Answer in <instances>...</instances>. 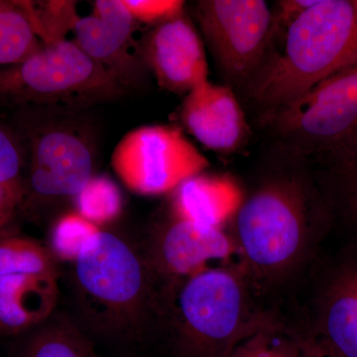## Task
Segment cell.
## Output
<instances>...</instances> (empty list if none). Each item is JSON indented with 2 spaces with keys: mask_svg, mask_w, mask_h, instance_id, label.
Returning <instances> with one entry per match:
<instances>
[{
  "mask_svg": "<svg viewBox=\"0 0 357 357\" xmlns=\"http://www.w3.org/2000/svg\"><path fill=\"white\" fill-rule=\"evenodd\" d=\"M270 147L229 222L239 267L255 295L285 285L300 273L333 229L314 167Z\"/></svg>",
  "mask_w": 357,
  "mask_h": 357,
  "instance_id": "6da1fadb",
  "label": "cell"
},
{
  "mask_svg": "<svg viewBox=\"0 0 357 357\" xmlns=\"http://www.w3.org/2000/svg\"><path fill=\"white\" fill-rule=\"evenodd\" d=\"M244 91L262 112L297 100L357 63V0H317L280 39Z\"/></svg>",
  "mask_w": 357,
  "mask_h": 357,
  "instance_id": "7a4b0ae2",
  "label": "cell"
},
{
  "mask_svg": "<svg viewBox=\"0 0 357 357\" xmlns=\"http://www.w3.org/2000/svg\"><path fill=\"white\" fill-rule=\"evenodd\" d=\"M258 123L271 146L314 169L335 165L357 152V63L337 70L297 100L260 112Z\"/></svg>",
  "mask_w": 357,
  "mask_h": 357,
  "instance_id": "3957f363",
  "label": "cell"
},
{
  "mask_svg": "<svg viewBox=\"0 0 357 357\" xmlns=\"http://www.w3.org/2000/svg\"><path fill=\"white\" fill-rule=\"evenodd\" d=\"M126 88L74 41L43 45L20 64L0 68V109L72 112L121 96Z\"/></svg>",
  "mask_w": 357,
  "mask_h": 357,
  "instance_id": "277c9868",
  "label": "cell"
},
{
  "mask_svg": "<svg viewBox=\"0 0 357 357\" xmlns=\"http://www.w3.org/2000/svg\"><path fill=\"white\" fill-rule=\"evenodd\" d=\"M176 297L181 337L196 357H229L263 314L237 265L208 267L183 279Z\"/></svg>",
  "mask_w": 357,
  "mask_h": 357,
  "instance_id": "5b68a950",
  "label": "cell"
},
{
  "mask_svg": "<svg viewBox=\"0 0 357 357\" xmlns=\"http://www.w3.org/2000/svg\"><path fill=\"white\" fill-rule=\"evenodd\" d=\"M14 115L13 126L29 156L22 204L76 198L95 176V151L86 136L70 124L53 123L52 112L25 110Z\"/></svg>",
  "mask_w": 357,
  "mask_h": 357,
  "instance_id": "8992f818",
  "label": "cell"
},
{
  "mask_svg": "<svg viewBox=\"0 0 357 357\" xmlns=\"http://www.w3.org/2000/svg\"><path fill=\"white\" fill-rule=\"evenodd\" d=\"M152 274L146 257L121 236L100 229L74 260L75 282L84 302L116 326L142 314Z\"/></svg>",
  "mask_w": 357,
  "mask_h": 357,
  "instance_id": "52a82bcc",
  "label": "cell"
},
{
  "mask_svg": "<svg viewBox=\"0 0 357 357\" xmlns=\"http://www.w3.org/2000/svg\"><path fill=\"white\" fill-rule=\"evenodd\" d=\"M195 13L229 88L244 91L271 47V8L264 0H201Z\"/></svg>",
  "mask_w": 357,
  "mask_h": 357,
  "instance_id": "ba28073f",
  "label": "cell"
},
{
  "mask_svg": "<svg viewBox=\"0 0 357 357\" xmlns=\"http://www.w3.org/2000/svg\"><path fill=\"white\" fill-rule=\"evenodd\" d=\"M110 164L122 184L142 196L173 192L210 166L182 130L172 126H144L129 131L115 146Z\"/></svg>",
  "mask_w": 357,
  "mask_h": 357,
  "instance_id": "9c48e42d",
  "label": "cell"
},
{
  "mask_svg": "<svg viewBox=\"0 0 357 357\" xmlns=\"http://www.w3.org/2000/svg\"><path fill=\"white\" fill-rule=\"evenodd\" d=\"M57 258L29 237L0 234V333L45 323L58 299Z\"/></svg>",
  "mask_w": 357,
  "mask_h": 357,
  "instance_id": "30bf717a",
  "label": "cell"
},
{
  "mask_svg": "<svg viewBox=\"0 0 357 357\" xmlns=\"http://www.w3.org/2000/svg\"><path fill=\"white\" fill-rule=\"evenodd\" d=\"M136 23L121 0H98L91 15L79 18L74 29L73 41L126 89L141 86L148 70L134 42Z\"/></svg>",
  "mask_w": 357,
  "mask_h": 357,
  "instance_id": "8fae6325",
  "label": "cell"
},
{
  "mask_svg": "<svg viewBox=\"0 0 357 357\" xmlns=\"http://www.w3.org/2000/svg\"><path fill=\"white\" fill-rule=\"evenodd\" d=\"M140 50L147 69L167 91L185 96L208 79L203 40L185 13L153 26Z\"/></svg>",
  "mask_w": 357,
  "mask_h": 357,
  "instance_id": "7c38bea8",
  "label": "cell"
},
{
  "mask_svg": "<svg viewBox=\"0 0 357 357\" xmlns=\"http://www.w3.org/2000/svg\"><path fill=\"white\" fill-rule=\"evenodd\" d=\"M237 255L229 232L171 213L155 231L146 259L153 273L181 281L210 267L211 262Z\"/></svg>",
  "mask_w": 357,
  "mask_h": 357,
  "instance_id": "4fadbf2b",
  "label": "cell"
},
{
  "mask_svg": "<svg viewBox=\"0 0 357 357\" xmlns=\"http://www.w3.org/2000/svg\"><path fill=\"white\" fill-rule=\"evenodd\" d=\"M311 333L340 357H357V245L340 256L321 279Z\"/></svg>",
  "mask_w": 357,
  "mask_h": 357,
  "instance_id": "5bb4252c",
  "label": "cell"
},
{
  "mask_svg": "<svg viewBox=\"0 0 357 357\" xmlns=\"http://www.w3.org/2000/svg\"><path fill=\"white\" fill-rule=\"evenodd\" d=\"M183 126L204 146L231 153L245 144L249 126L234 89L204 82L185 96Z\"/></svg>",
  "mask_w": 357,
  "mask_h": 357,
  "instance_id": "9a60e30c",
  "label": "cell"
},
{
  "mask_svg": "<svg viewBox=\"0 0 357 357\" xmlns=\"http://www.w3.org/2000/svg\"><path fill=\"white\" fill-rule=\"evenodd\" d=\"M173 192L172 215L220 229L234 218L244 196L236 178L204 173L188 178Z\"/></svg>",
  "mask_w": 357,
  "mask_h": 357,
  "instance_id": "2e32d148",
  "label": "cell"
},
{
  "mask_svg": "<svg viewBox=\"0 0 357 357\" xmlns=\"http://www.w3.org/2000/svg\"><path fill=\"white\" fill-rule=\"evenodd\" d=\"M314 170L333 227L347 231L357 245V152L335 165Z\"/></svg>",
  "mask_w": 357,
  "mask_h": 357,
  "instance_id": "e0dca14e",
  "label": "cell"
},
{
  "mask_svg": "<svg viewBox=\"0 0 357 357\" xmlns=\"http://www.w3.org/2000/svg\"><path fill=\"white\" fill-rule=\"evenodd\" d=\"M43 46L18 0H0V68L20 64Z\"/></svg>",
  "mask_w": 357,
  "mask_h": 357,
  "instance_id": "ac0fdd59",
  "label": "cell"
},
{
  "mask_svg": "<svg viewBox=\"0 0 357 357\" xmlns=\"http://www.w3.org/2000/svg\"><path fill=\"white\" fill-rule=\"evenodd\" d=\"M229 357H301L300 335L263 314Z\"/></svg>",
  "mask_w": 357,
  "mask_h": 357,
  "instance_id": "d6986e66",
  "label": "cell"
},
{
  "mask_svg": "<svg viewBox=\"0 0 357 357\" xmlns=\"http://www.w3.org/2000/svg\"><path fill=\"white\" fill-rule=\"evenodd\" d=\"M29 20L35 34L43 45L66 40L68 33L74 31L79 21L77 2L69 0L30 1L18 0Z\"/></svg>",
  "mask_w": 357,
  "mask_h": 357,
  "instance_id": "ffe728a7",
  "label": "cell"
},
{
  "mask_svg": "<svg viewBox=\"0 0 357 357\" xmlns=\"http://www.w3.org/2000/svg\"><path fill=\"white\" fill-rule=\"evenodd\" d=\"M21 357H96L81 333L66 321H52L35 333Z\"/></svg>",
  "mask_w": 357,
  "mask_h": 357,
  "instance_id": "44dd1931",
  "label": "cell"
},
{
  "mask_svg": "<svg viewBox=\"0 0 357 357\" xmlns=\"http://www.w3.org/2000/svg\"><path fill=\"white\" fill-rule=\"evenodd\" d=\"M75 202L77 213L98 227L116 218L122 206L119 188L105 176H93Z\"/></svg>",
  "mask_w": 357,
  "mask_h": 357,
  "instance_id": "7402d4cb",
  "label": "cell"
},
{
  "mask_svg": "<svg viewBox=\"0 0 357 357\" xmlns=\"http://www.w3.org/2000/svg\"><path fill=\"white\" fill-rule=\"evenodd\" d=\"M100 227L89 222L77 211L59 218L52 229L51 252L58 259L74 262L84 244Z\"/></svg>",
  "mask_w": 357,
  "mask_h": 357,
  "instance_id": "603a6c76",
  "label": "cell"
},
{
  "mask_svg": "<svg viewBox=\"0 0 357 357\" xmlns=\"http://www.w3.org/2000/svg\"><path fill=\"white\" fill-rule=\"evenodd\" d=\"M26 163L24 143L14 126L7 123L0 114V184L23 195L22 171Z\"/></svg>",
  "mask_w": 357,
  "mask_h": 357,
  "instance_id": "cb8c5ba5",
  "label": "cell"
},
{
  "mask_svg": "<svg viewBox=\"0 0 357 357\" xmlns=\"http://www.w3.org/2000/svg\"><path fill=\"white\" fill-rule=\"evenodd\" d=\"M136 22L156 26L185 13L181 0H121Z\"/></svg>",
  "mask_w": 357,
  "mask_h": 357,
  "instance_id": "d4e9b609",
  "label": "cell"
},
{
  "mask_svg": "<svg viewBox=\"0 0 357 357\" xmlns=\"http://www.w3.org/2000/svg\"><path fill=\"white\" fill-rule=\"evenodd\" d=\"M317 0H279L272 10V47L280 41L294 21L298 20ZM269 50V51H270ZM269 54V53H268Z\"/></svg>",
  "mask_w": 357,
  "mask_h": 357,
  "instance_id": "484cf974",
  "label": "cell"
},
{
  "mask_svg": "<svg viewBox=\"0 0 357 357\" xmlns=\"http://www.w3.org/2000/svg\"><path fill=\"white\" fill-rule=\"evenodd\" d=\"M301 357H340L321 338L310 332L300 337Z\"/></svg>",
  "mask_w": 357,
  "mask_h": 357,
  "instance_id": "4316f807",
  "label": "cell"
},
{
  "mask_svg": "<svg viewBox=\"0 0 357 357\" xmlns=\"http://www.w3.org/2000/svg\"><path fill=\"white\" fill-rule=\"evenodd\" d=\"M23 202V195L0 184V227H4Z\"/></svg>",
  "mask_w": 357,
  "mask_h": 357,
  "instance_id": "83f0119b",
  "label": "cell"
}]
</instances>
